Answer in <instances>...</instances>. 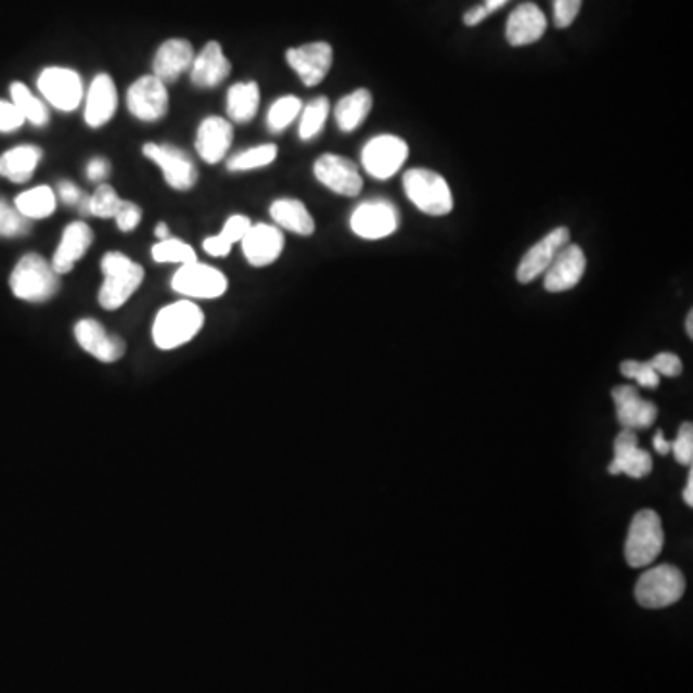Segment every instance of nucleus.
<instances>
[{
	"instance_id": "nucleus-14",
	"label": "nucleus",
	"mask_w": 693,
	"mask_h": 693,
	"mask_svg": "<svg viewBox=\"0 0 693 693\" xmlns=\"http://www.w3.org/2000/svg\"><path fill=\"white\" fill-rule=\"evenodd\" d=\"M128 111L141 121L163 120L168 112L166 86L158 77H139L128 89Z\"/></svg>"
},
{
	"instance_id": "nucleus-52",
	"label": "nucleus",
	"mask_w": 693,
	"mask_h": 693,
	"mask_svg": "<svg viewBox=\"0 0 693 693\" xmlns=\"http://www.w3.org/2000/svg\"><path fill=\"white\" fill-rule=\"evenodd\" d=\"M154 235L158 238V241L168 240V238H170V231H168V226H166V223L164 222L156 223V228H154Z\"/></svg>"
},
{
	"instance_id": "nucleus-10",
	"label": "nucleus",
	"mask_w": 693,
	"mask_h": 693,
	"mask_svg": "<svg viewBox=\"0 0 693 693\" xmlns=\"http://www.w3.org/2000/svg\"><path fill=\"white\" fill-rule=\"evenodd\" d=\"M37 87L56 111L74 112L84 99V81L74 69L44 68L37 79Z\"/></svg>"
},
{
	"instance_id": "nucleus-34",
	"label": "nucleus",
	"mask_w": 693,
	"mask_h": 693,
	"mask_svg": "<svg viewBox=\"0 0 693 693\" xmlns=\"http://www.w3.org/2000/svg\"><path fill=\"white\" fill-rule=\"evenodd\" d=\"M278 156V146L274 143H266V145L253 146L243 153L231 156L228 161V170L230 171H248L257 170L262 166L272 164Z\"/></svg>"
},
{
	"instance_id": "nucleus-47",
	"label": "nucleus",
	"mask_w": 693,
	"mask_h": 693,
	"mask_svg": "<svg viewBox=\"0 0 693 693\" xmlns=\"http://www.w3.org/2000/svg\"><path fill=\"white\" fill-rule=\"evenodd\" d=\"M108 174H111V164L103 156H94L91 158V163L87 164V178L94 183L106 180Z\"/></svg>"
},
{
	"instance_id": "nucleus-40",
	"label": "nucleus",
	"mask_w": 693,
	"mask_h": 693,
	"mask_svg": "<svg viewBox=\"0 0 693 693\" xmlns=\"http://www.w3.org/2000/svg\"><path fill=\"white\" fill-rule=\"evenodd\" d=\"M620 372L623 376L630 377L633 382L647 387V389H657L659 387L660 376L657 374V370L651 367L650 360L647 362H640V360H626L620 364Z\"/></svg>"
},
{
	"instance_id": "nucleus-45",
	"label": "nucleus",
	"mask_w": 693,
	"mask_h": 693,
	"mask_svg": "<svg viewBox=\"0 0 693 693\" xmlns=\"http://www.w3.org/2000/svg\"><path fill=\"white\" fill-rule=\"evenodd\" d=\"M26 124L22 112L17 111L12 101H0V133H12Z\"/></svg>"
},
{
	"instance_id": "nucleus-21",
	"label": "nucleus",
	"mask_w": 693,
	"mask_h": 693,
	"mask_svg": "<svg viewBox=\"0 0 693 693\" xmlns=\"http://www.w3.org/2000/svg\"><path fill=\"white\" fill-rule=\"evenodd\" d=\"M93 245V230L86 222H72L62 231V240L52 257V268L56 274H69L77 260L86 257L87 251Z\"/></svg>"
},
{
	"instance_id": "nucleus-46",
	"label": "nucleus",
	"mask_w": 693,
	"mask_h": 693,
	"mask_svg": "<svg viewBox=\"0 0 693 693\" xmlns=\"http://www.w3.org/2000/svg\"><path fill=\"white\" fill-rule=\"evenodd\" d=\"M650 362L659 376L677 377L682 374V360L675 352H659Z\"/></svg>"
},
{
	"instance_id": "nucleus-4",
	"label": "nucleus",
	"mask_w": 693,
	"mask_h": 693,
	"mask_svg": "<svg viewBox=\"0 0 693 693\" xmlns=\"http://www.w3.org/2000/svg\"><path fill=\"white\" fill-rule=\"evenodd\" d=\"M407 197L420 213L428 216H447L453 210V193L444 176L428 168H412L402 178Z\"/></svg>"
},
{
	"instance_id": "nucleus-50",
	"label": "nucleus",
	"mask_w": 693,
	"mask_h": 693,
	"mask_svg": "<svg viewBox=\"0 0 693 693\" xmlns=\"http://www.w3.org/2000/svg\"><path fill=\"white\" fill-rule=\"evenodd\" d=\"M506 2H509V0H484V4H482V7L486 9V12H488V14H493V12H497V10L503 9Z\"/></svg>"
},
{
	"instance_id": "nucleus-41",
	"label": "nucleus",
	"mask_w": 693,
	"mask_h": 693,
	"mask_svg": "<svg viewBox=\"0 0 693 693\" xmlns=\"http://www.w3.org/2000/svg\"><path fill=\"white\" fill-rule=\"evenodd\" d=\"M670 451L677 457L682 466H692L693 462V426L685 422L680 426L678 437L670 444Z\"/></svg>"
},
{
	"instance_id": "nucleus-17",
	"label": "nucleus",
	"mask_w": 693,
	"mask_h": 693,
	"mask_svg": "<svg viewBox=\"0 0 693 693\" xmlns=\"http://www.w3.org/2000/svg\"><path fill=\"white\" fill-rule=\"evenodd\" d=\"M615 399L616 419L623 429L651 428L657 420V407L655 402L643 399L633 385H618L613 389Z\"/></svg>"
},
{
	"instance_id": "nucleus-27",
	"label": "nucleus",
	"mask_w": 693,
	"mask_h": 693,
	"mask_svg": "<svg viewBox=\"0 0 693 693\" xmlns=\"http://www.w3.org/2000/svg\"><path fill=\"white\" fill-rule=\"evenodd\" d=\"M43 158V151L35 145H20L0 156V176L14 183L31 180L37 166Z\"/></svg>"
},
{
	"instance_id": "nucleus-51",
	"label": "nucleus",
	"mask_w": 693,
	"mask_h": 693,
	"mask_svg": "<svg viewBox=\"0 0 693 693\" xmlns=\"http://www.w3.org/2000/svg\"><path fill=\"white\" fill-rule=\"evenodd\" d=\"M684 501L688 505H693V472H690V476H688V484H685L684 488Z\"/></svg>"
},
{
	"instance_id": "nucleus-44",
	"label": "nucleus",
	"mask_w": 693,
	"mask_h": 693,
	"mask_svg": "<svg viewBox=\"0 0 693 693\" xmlns=\"http://www.w3.org/2000/svg\"><path fill=\"white\" fill-rule=\"evenodd\" d=\"M141 216H143V213H141V208L136 203L121 198L120 206H118V210L114 215V220H116L121 231L128 233V231H133L138 228L139 222H141Z\"/></svg>"
},
{
	"instance_id": "nucleus-53",
	"label": "nucleus",
	"mask_w": 693,
	"mask_h": 693,
	"mask_svg": "<svg viewBox=\"0 0 693 693\" xmlns=\"http://www.w3.org/2000/svg\"><path fill=\"white\" fill-rule=\"evenodd\" d=\"M685 332L690 337H693V310H690L688 318H685Z\"/></svg>"
},
{
	"instance_id": "nucleus-19",
	"label": "nucleus",
	"mask_w": 693,
	"mask_h": 693,
	"mask_svg": "<svg viewBox=\"0 0 693 693\" xmlns=\"http://www.w3.org/2000/svg\"><path fill=\"white\" fill-rule=\"evenodd\" d=\"M653 471V459L638 446L633 429H623L615 439V459L608 464L613 476L626 474L630 478H645Z\"/></svg>"
},
{
	"instance_id": "nucleus-36",
	"label": "nucleus",
	"mask_w": 693,
	"mask_h": 693,
	"mask_svg": "<svg viewBox=\"0 0 693 693\" xmlns=\"http://www.w3.org/2000/svg\"><path fill=\"white\" fill-rule=\"evenodd\" d=\"M300 111H303V103H300L299 97L287 94V97L278 99L268 111V118H266L268 129L272 133H282L283 129L292 126L293 120L299 116Z\"/></svg>"
},
{
	"instance_id": "nucleus-15",
	"label": "nucleus",
	"mask_w": 693,
	"mask_h": 693,
	"mask_svg": "<svg viewBox=\"0 0 693 693\" xmlns=\"http://www.w3.org/2000/svg\"><path fill=\"white\" fill-rule=\"evenodd\" d=\"M586 272V255L582 247L568 243L556 253L553 262L543 274V285L551 293L568 292L582 282Z\"/></svg>"
},
{
	"instance_id": "nucleus-16",
	"label": "nucleus",
	"mask_w": 693,
	"mask_h": 693,
	"mask_svg": "<svg viewBox=\"0 0 693 693\" xmlns=\"http://www.w3.org/2000/svg\"><path fill=\"white\" fill-rule=\"evenodd\" d=\"M568 243H570L568 228H555L543 240H539L534 247L528 248V253L524 255L521 265H518V270H516L518 282L530 283L538 280L539 275L546 274V270L553 262L556 253Z\"/></svg>"
},
{
	"instance_id": "nucleus-43",
	"label": "nucleus",
	"mask_w": 693,
	"mask_h": 693,
	"mask_svg": "<svg viewBox=\"0 0 693 693\" xmlns=\"http://www.w3.org/2000/svg\"><path fill=\"white\" fill-rule=\"evenodd\" d=\"M582 0H553V20L559 29L573 26L574 20L580 14Z\"/></svg>"
},
{
	"instance_id": "nucleus-26",
	"label": "nucleus",
	"mask_w": 693,
	"mask_h": 693,
	"mask_svg": "<svg viewBox=\"0 0 693 693\" xmlns=\"http://www.w3.org/2000/svg\"><path fill=\"white\" fill-rule=\"evenodd\" d=\"M230 72L231 64L223 54L222 44L210 41L191 64V81L198 89H213L223 84Z\"/></svg>"
},
{
	"instance_id": "nucleus-48",
	"label": "nucleus",
	"mask_w": 693,
	"mask_h": 693,
	"mask_svg": "<svg viewBox=\"0 0 693 693\" xmlns=\"http://www.w3.org/2000/svg\"><path fill=\"white\" fill-rule=\"evenodd\" d=\"M489 14L486 12V9L479 4V7H474V9L469 10L466 14H464V24L469 27L478 26L479 22H484Z\"/></svg>"
},
{
	"instance_id": "nucleus-22",
	"label": "nucleus",
	"mask_w": 693,
	"mask_h": 693,
	"mask_svg": "<svg viewBox=\"0 0 693 693\" xmlns=\"http://www.w3.org/2000/svg\"><path fill=\"white\" fill-rule=\"evenodd\" d=\"M548 29V17L539 7L524 2L506 20V41L511 47H526L539 41Z\"/></svg>"
},
{
	"instance_id": "nucleus-39",
	"label": "nucleus",
	"mask_w": 693,
	"mask_h": 693,
	"mask_svg": "<svg viewBox=\"0 0 693 693\" xmlns=\"http://www.w3.org/2000/svg\"><path fill=\"white\" fill-rule=\"evenodd\" d=\"M120 203L121 198L116 193V189L108 183H101L93 195L89 197V213L91 216H99V218H114Z\"/></svg>"
},
{
	"instance_id": "nucleus-37",
	"label": "nucleus",
	"mask_w": 693,
	"mask_h": 693,
	"mask_svg": "<svg viewBox=\"0 0 693 693\" xmlns=\"http://www.w3.org/2000/svg\"><path fill=\"white\" fill-rule=\"evenodd\" d=\"M156 262H180V265H189V262H197V253L193 251L191 245L185 241L168 238V240L158 241L151 248Z\"/></svg>"
},
{
	"instance_id": "nucleus-9",
	"label": "nucleus",
	"mask_w": 693,
	"mask_h": 693,
	"mask_svg": "<svg viewBox=\"0 0 693 693\" xmlns=\"http://www.w3.org/2000/svg\"><path fill=\"white\" fill-rule=\"evenodd\" d=\"M143 154L151 158L164 174V180L176 191H189L197 183V166L185 151L174 145H158L146 143Z\"/></svg>"
},
{
	"instance_id": "nucleus-8",
	"label": "nucleus",
	"mask_w": 693,
	"mask_h": 693,
	"mask_svg": "<svg viewBox=\"0 0 693 693\" xmlns=\"http://www.w3.org/2000/svg\"><path fill=\"white\" fill-rule=\"evenodd\" d=\"M409 158V145L397 136H377L370 139L360 153L362 168L376 180H389Z\"/></svg>"
},
{
	"instance_id": "nucleus-11",
	"label": "nucleus",
	"mask_w": 693,
	"mask_h": 693,
	"mask_svg": "<svg viewBox=\"0 0 693 693\" xmlns=\"http://www.w3.org/2000/svg\"><path fill=\"white\" fill-rule=\"evenodd\" d=\"M399 228V213L389 201L374 198L355 208L351 230L362 240H384Z\"/></svg>"
},
{
	"instance_id": "nucleus-13",
	"label": "nucleus",
	"mask_w": 693,
	"mask_h": 693,
	"mask_svg": "<svg viewBox=\"0 0 693 693\" xmlns=\"http://www.w3.org/2000/svg\"><path fill=\"white\" fill-rule=\"evenodd\" d=\"M287 64L295 69L300 81L307 87H317L324 81L334 64V51L324 41L307 43L285 52Z\"/></svg>"
},
{
	"instance_id": "nucleus-29",
	"label": "nucleus",
	"mask_w": 693,
	"mask_h": 693,
	"mask_svg": "<svg viewBox=\"0 0 693 693\" xmlns=\"http://www.w3.org/2000/svg\"><path fill=\"white\" fill-rule=\"evenodd\" d=\"M372 94L369 89H357L351 94L343 97L339 103L335 104V121L345 133H351L362 126V121L369 118L372 111Z\"/></svg>"
},
{
	"instance_id": "nucleus-3",
	"label": "nucleus",
	"mask_w": 693,
	"mask_h": 693,
	"mask_svg": "<svg viewBox=\"0 0 693 693\" xmlns=\"http://www.w3.org/2000/svg\"><path fill=\"white\" fill-rule=\"evenodd\" d=\"M10 287L17 299L27 303H47L61 290V275L41 255L29 253L20 258L10 274Z\"/></svg>"
},
{
	"instance_id": "nucleus-12",
	"label": "nucleus",
	"mask_w": 693,
	"mask_h": 693,
	"mask_svg": "<svg viewBox=\"0 0 693 693\" xmlns=\"http://www.w3.org/2000/svg\"><path fill=\"white\" fill-rule=\"evenodd\" d=\"M315 176L322 185L343 197H357L364 185L357 164L339 154H322L315 163Z\"/></svg>"
},
{
	"instance_id": "nucleus-6",
	"label": "nucleus",
	"mask_w": 693,
	"mask_h": 693,
	"mask_svg": "<svg viewBox=\"0 0 693 693\" xmlns=\"http://www.w3.org/2000/svg\"><path fill=\"white\" fill-rule=\"evenodd\" d=\"M685 578L677 566L650 568L636 582V600L645 608H665L684 598Z\"/></svg>"
},
{
	"instance_id": "nucleus-5",
	"label": "nucleus",
	"mask_w": 693,
	"mask_h": 693,
	"mask_svg": "<svg viewBox=\"0 0 693 693\" xmlns=\"http://www.w3.org/2000/svg\"><path fill=\"white\" fill-rule=\"evenodd\" d=\"M665 546V531L659 514L651 509H643L636 514L626 538L625 555L628 565L643 568L655 563Z\"/></svg>"
},
{
	"instance_id": "nucleus-25",
	"label": "nucleus",
	"mask_w": 693,
	"mask_h": 693,
	"mask_svg": "<svg viewBox=\"0 0 693 693\" xmlns=\"http://www.w3.org/2000/svg\"><path fill=\"white\" fill-rule=\"evenodd\" d=\"M193 61H195L193 44L185 39H168L154 54L153 76L158 77L164 86L174 84L180 79L183 72L191 69Z\"/></svg>"
},
{
	"instance_id": "nucleus-2",
	"label": "nucleus",
	"mask_w": 693,
	"mask_h": 693,
	"mask_svg": "<svg viewBox=\"0 0 693 693\" xmlns=\"http://www.w3.org/2000/svg\"><path fill=\"white\" fill-rule=\"evenodd\" d=\"M101 270H103L104 282L99 292V303L106 310H118L121 305H126L145 280L143 266L133 262L131 258L118 251L104 255L101 260Z\"/></svg>"
},
{
	"instance_id": "nucleus-30",
	"label": "nucleus",
	"mask_w": 693,
	"mask_h": 693,
	"mask_svg": "<svg viewBox=\"0 0 693 693\" xmlns=\"http://www.w3.org/2000/svg\"><path fill=\"white\" fill-rule=\"evenodd\" d=\"M260 104V89L257 81L235 84L228 91V116L235 124H247L257 116Z\"/></svg>"
},
{
	"instance_id": "nucleus-33",
	"label": "nucleus",
	"mask_w": 693,
	"mask_h": 693,
	"mask_svg": "<svg viewBox=\"0 0 693 693\" xmlns=\"http://www.w3.org/2000/svg\"><path fill=\"white\" fill-rule=\"evenodd\" d=\"M10 97H12V103L17 111L22 112V116L26 118V121H31L35 128H43L51 120V112L44 106L43 101L37 99L24 84H20V81L12 84Z\"/></svg>"
},
{
	"instance_id": "nucleus-20",
	"label": "nucleus",
	"mask_w": 693,
	"mask_h": 693,
	"mask_svg": "<svg viewBox=\"0 0 693 693\" xmlns=\"http://www.w3.org/2000/svg\"><path fill=\"white\" fill-rule=\"evenodd\" d=\"M74 334L79 347L101 362H116L126 352V343L121 342L118 335L106 334L103 325L91 318L79 320L74 328Z\"/></svg>"
},
{
	"instance_id": "nucleus-42",
	"label": "nucleus",
	"mask_w": 693,
	"mask_h": 693,
	"mask_svg": "<svg viewBox=\"0 0 693 693\" xmlns=\"http://www.w3.org/2000/svg\"><path fill=\"white\" fill-rule=\"evenodd\" d=\"M59 197L62 198L64 205L76 206L81 215L91 216L89 213V195H86L81 189L77 188L72 181H61L59 183Z\"/></svg>"
},
{
	"instance_id": "nucleus-1",
	"label": "nucleus",
	"mask_w": 693,
	"mask_h": 693,
	"mask_svg": "<svg viewBox=\"0 0 693 693\" xmlns=\"http://www.w3.org/2000/svg\"><path fill=\"white\" fill-rule=\"evenodd\" d=\"M205 324L203 310L191 300H178L164 307L153 324V342L158 349L171 351L191 342Z\"/></svg>"
},
{
	"instance_id": "nucleus-32",
	"label": "nucleus",
	"mask_w": 693,
	"mask_h": 693,
	"mask_svg": "<svg viewBox=\"0 0 693 693\" xmlns=\"http://www.w3.org/2000/svg\"><path fill=\"white\" fill-rule=\"evenodd\" d=\"M14 206L27 220H43L56 210V195L49 185H39L17 195Z\"/></svg>"
},
{
	"instance_id": "nucleus-18",
	"label": "nucleus",
	"mask_w": 693,
	"mask_h": 693,
	"mask_svg": "<svg viewBox=\"0 0 693 693\" xmlns=\"http://www.w3.org/2000/svg\"><path fill=\"white\" fill-rule=\"evenodd\" d=\"M283 233L278 226H268V223H253L248 228L245 238L241 240L243 255L247 258L251 266L272 265L283 253Z\"/></svg>"
},
{
	"instance_id": "nucleus-35",
	"label": "nucleus",
	"mask_w": 693,
	"mask_h": 693,
	"mask_svg": "<svg viewBox=\"0 0 693 693\" xmlns=\"http://www.w3.org/2000/svg\"><path fill=\"white\" fill-rule=\"evenodd\" d=\"M330 114V101L325 97H318L305 106L300 116L299 136L303 141L318 138L324 129L325 120Z\"/></svg>"
},
{
	"instance_id": "nucleus-23",
	"label": "nucleus",
	"mask_w": 693,
	"mask_h": 693,
	"mask_svg": "<svg viewBox=\"0 0 693 693\" xmlns=\"http://www.w3.org/2000/svg\"><path fill=\"white\" fill-rule=\"evenodd\" d=\"M118 108V91L108 74H99L91 81L86 99V124L89 128H103Z\"/></svg>"
},
{
	"instance_id": "nucleus-31",
	"label": "nucleus",
	"mask_w": 693,
	"mask_h": 693,
	"mask_svg": "<svg viewBox=\"0 0 693 693\" xmlns=\"http://www.w3.org/2000/svg\"><path fill=\"white\" fill-rule=\"evenodd\" d=\"M251 226H253V223H251L247 216H230V218L226 220V223H223V230L220 231L218 235L206 238V240L203 241V248H205L210 257H228L231 247L245 238V233H247Z\"/></svg>"
},
{
	"instance_id": "nucleus-28",
	"label": "nucleus",
	"mask_w": 693,
	"mask_h": 693,
	"mask_svg": "<svg viewBox=\"0 0 693 693\" xmlns=\"http://www.w3.org/2000/svg\"><path fill=\"white\" fill-rule=\"evenodd\" d=\"M270 216L283 230L293 231L297 235H312L317 230L315 218L310 216L307 206L297 198H278L270 206Z\"/></svg>"
},
{
	"instance_id": "nucleus-24",
	"label": "nucleus",
	"mask_w": 693,
	"mask_h": 693,
	"mask_svg": "<svg viewBox=\"0 0 693 693\" xmlns=\"http://www.w3.org/2000/svg\"><path fill=\"white\" fill-rule=\"evenodd\" d=\"M231 141H233L231 121L223 120L220 116H208L198 126L195 149L205 163L218 164L226 158Z\"/></svg>"
},
{
	"instance_id": "nucleus-7",
	"label": "nucleus",
	"mask_w": 693,
	"mask_h": 693,
	"mask_svg": "<svg viewBox=\"0 0 693 693\" xmlns=\"http://www.w3.org/2000/svg\"><path fill=\"white\" fill-rule=\"evenodd\" d=\"M171 290L191 299H218L228 292V278L215 266L189 262L171 278Z\"/></svg>"
},
{
	"instance_id": "nucleus-38",
	"label": "nucleus",
	"mask_w": 693,
	"mask_h": 693,
	"mask_svg": "<svg viewBox=\"0 0 693 693\" xmlns=\"http://www.w3.org/2000/svg\"><path fill=\"white\" fill-rule=\"evenodd\" d=\"M29 231L31 220H27L7 198L0 197V238H24Z\"/></svg>"
},
{
	"instance_id": "nucleus-49",
	"label": "nucleus",
	"mask_w": 693,
	"mask_h": 693,
	"mask_svg": "<svg viewBox=\"0 0 693 693\" xmlns=\"http://www.w3.org/2000/svg\"><path fill=\"white\" fill-rule=\"evenodd\" d=\"M653 447H655V451H657V453L659 454H668L670 453V441H667V439H665V436H663V432H657V434H655V437H653Z\"/></svg>"
}]
</instances>
